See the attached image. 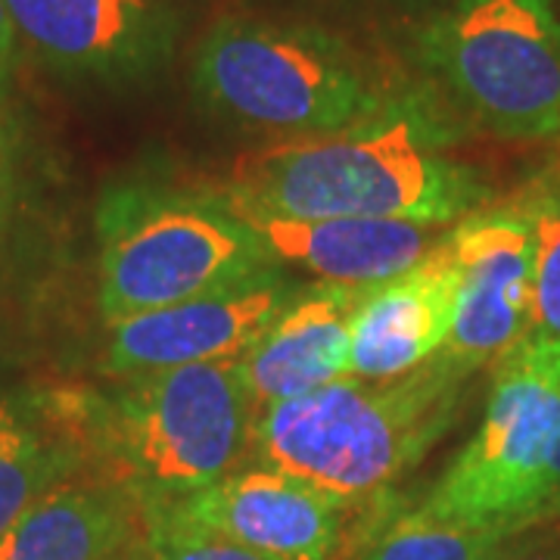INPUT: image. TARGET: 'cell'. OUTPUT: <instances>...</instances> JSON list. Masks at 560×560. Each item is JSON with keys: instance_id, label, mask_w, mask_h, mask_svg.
<instances>
[{"instance_id": "30bf717a", "label": "cell", "mask_w": 560, "mask_h": 560, "mask_svg": "<svg viewBox=\"0 0 560 560\" xmlns=\"http://www.w3.org/2000/svg\"><path fill=\"white\" fill-rule=\"evenodd\" d=\"M460 290L442 359L474 374L529 334L533 234L521 209L467 215L448 231Z\"/></svg>"}, {"instance_id": "44dd1931", "label": "cell", "mask_w": 560, "mask_h": 560, "mask_svg": "<svg viewBox=\"0 0 560 560\" xmlns=\"http://www.w3.org/2000/svg\"><path fill=\"white\" fill-rule=\"evenodd\" d=\"M551 521H560V440L555 445V455L548 460V470H545V486H541L536 526Z\"/></svg>"}, {"instance_id": "7c38bea8", "label": "cell", "mask_w": 560, "mask_h": 560, "mask_svg": "<svg viewBox=\"0 0 560 560\" xmlns=\"http://www.w3.org/2000/svg\"><path fill=\"white\" fill-rule=\"evenodd\" d=\"M460 271L448 231L418 265L374 283L352 318L349 377L383 383L436 359L458 312Z\"/></svg>"}, {"instance_id": "3957f363", "label": "cell", "mask_w": 560, "mask_h": 560, "mask_svg": "<svg viewBox=\"0 0 560 560\" xmlns=\"http://www.w3.org/2000/svg\"><path fill=\"white\" fill-rule=\"evenodd\" d=\"M190 81L221 119L296 138L355 128L377 119L383 106L368 69L342 40L249 16L219 20L202 35Z\"/></svg>"}, {"instance_id": "8992f818", "label": "cell", "mask_w": 560, "mask_h": 560, "mask_svg": "<svg viewBox=\"0 0 560 560\" xmlns=\"http://www.w3.org/2000/svg\"><path fill=\"white\" fill-rule=\"evenodd\" d=\"M558 440L560 340L529 330L499 359L480 430L420 508L470 526L529 529Z\"/></svg>"}, {"instance_id": "d6986e66", "label": "cell", "mask_w": 560, "mask_h": 560, "mask_svg": "<svg viewBox=\"0 0 560 560\" xmlns=\"http://www.w3.org/2000/svg\"><path fill=\"white\" fill-rule=\"evenodd\" d=\"M131 560H275L224 539L200 523L184 521L162 501H143L138 545Z\"/></svg>"}, {"instance_id": "8fae6325", "label": "cell", "mask_w": 560, "mask_h": 560, "mask_svg": "<svg viewBox=\"0 0 560 560\" xmlns=\"http://www.w3.org/2000/svg\"><path fill=\"white\" fill-rule=\"evenodd\" d=\"M184 521L275 560H330L340 548V499L275 467L231 470L178 501H162Z\"/></svg>"}, {"instance_id": "4fadbf2b", "label": "cell", "mask_w": 560, "mask_h": 560, "mask_svg": "<svg viewBox=\"0 0 560 560\" xmlns=\"http://www.w3.org/2000/svg\"><path fill=\"white\" fill-rule=\"evenodd\" d=\"M368 290L330 280L296 290L271 327L237 359L256 415L349 377L352 318Z\"/></svg>"}, {"instance_id": "2e32d148", "label": "cell", "mask_w": 560, "mask_h": 560, "mask_svg": "<svg viewBox=\"0 0 560 560\" xmlns=\"http://www.w3.org/2000/svg\"><path fill=\"white\" fill-rule=\"evenodd\" d=\"M69 474L66 448L47 440L16 405L0 401V536Z\"/></svg>"}, {"instance_id": "52a82bcc", "label": "cell", "mask_w": 560, "mask_h": 560, "mask_svg": "<svg viewBox=\"0 0 560 560\" xmlns=\"http://www.w3.org/2000/svg\"><path fill=\"white\" fill-rule=\"evenodd\" d=\"M452 97L504 138L560 135L555 0H452L420 35Z\"/></svg>"}, {"instance_id": "9c48e42d", "label": "cell", "mask_w": 560, "mask_h": 560, "mask_svg": "<svg viewBox=\"0 0 560 560\" xmlns=\"http://www.w3.org/2000/svg\"><path fill=\"white\" fill-rule=\"evenodd\" d=\"M20 35L54 72L75 81L147 79L175 47L162 0H3Z\"/></svg>"}, {"instance_id": "ba28073f", "label": "cell", "mask_w": 560, "mask_h": 560, "mask_svg": "<svg viewBox=\"0 0 560 560\" xmlns=\"http://www.w3.org/2000/svg\"><path fill=\"white\" fill-rule=\"evenodd\" d=\"M278 268L168 308L113 324L106 368L121 381L156 371L237 361L296 296Z\"/></svg>"}, {"instance_id": "277c9868", "label": "cell", "mask_w": 560, "mask_h": 560, "mask_svg": "<svg viewBox=\"0 0 560 560\" xmlns=\"http://www.w3.org/2000/svg\"><path fill=\"white\" fill-rule=\"evenodd\" d=\"M256 408L237 361L128 377L103 415L116 482L143 501H178L241 467Z\"/></svg>"}, {"instance_id": "5bb4252c", "label": "cell", "mask_w": 560, "mask_h": 560, "mask_svg": "<svg viewBox=\"0 0 560 560\" xmlns=\"http://www.w3.org/2000/svg\"><path fill=\"white\" fill-rule=\"evenodd\" d=\"M278 265H296L315 278L374 287L418 265L445 237L433 224L405 219L246 221Z\"/></svg>"}, {"instance_id": "6da1fadb", "label": "cell", "mask_w": 560, "mask_h": 560, "mask_svg": "<svg viewBox=\"0 0 560 560\" xmlns=\"http://www.w3.org/2000/svg\"><path fill=\"white\" fill-rule=\"evenodd\" d=\"M482 197L477 175L442 156L427 121L393 116L249 153L219 200L243 221L405 219L445 228Z\"/></svg>"}, {"instance_id": "ffe728a7", "label": "cell", "mask_w": 560, "mask_h": 560, "mask_svg": "<svg viewBox=\"0 0 560 560\" xmlns=\"http://www.w3.org/2000/svg\"><path fill=\"white\" fill-rule=\"evenodd\" d=\"M499 560H560V521L514 533L504 541Z\"/></svg>"}, {"instance_id": "ac0fdd59", "label": "cell", "mask_w": 560, "mask_h": 560, "mask_svg": "<svg viewBox=\"0 0 560 560\" xmlns=\"http://www.w3.org/2000/svg\"><path fill=\"white\" fill-rule=\"evenodd\" d=\"M517 209L533 234L529 330L560 340V175L539 180Z\"/></svg>"}, {"instance_id": "e0dca14e", "label": "cell", "mask_w": 560, "mask_h": 560, "mask_svg": "<svg viewBox=\"0 0 560 560\" xmlns=\"http://www.w3.org/2000/svg\"><path fill=\"white\" fill-rule=\"evenodd\" d=\"M511 536L495 526L445 521L418 508L389 523L359 560H499Z\"/></svg>"}, {"instance_id": "9a60e30c", "label": "cell", "mask_w": 560, "mask_h": 560, "mask_svg": "<svg viewBox=\"0 0 560 560\" xmlns=\"http://www.w3.org/2000/svg\"><path fill=\"white\" fill-rule=\"evenodd\" d=\"M140 523L135 489L66 480L0 536V560H131Z\"/></svg>"}, {"instance_id": "7402d4cb", "label": "cell", "mask_w": 560, "mask_h": 560, "mask_svg": "<svg viewBox=\"0 0 560 560\" xmlns=\"http://www.w3.org/2000/svg\"><path fill=\"white\" fill-rule=\"evenodd\" d=\"M16 44H20L16 25H13V16H10L7 3L0 0V91L7 88V81L13 75V66H16Z\"/></svg>"}, {"instance_id": "5b68a950", "label": "cell", "mask_w": 560, "mask_h": 560, "mask_svg": "<svg viewBox=\"0 0 560 560\" xmlns=\"http://www.w3.org/2000/svg\"><path fill=\"white\" fill-rule=\"evenodd\" d=\"M101 312L113 324L278 268L221 200L125 194L103 212Z\"/></svg>"}, {"instance_id": "7a4b0ae2", "label": "cell", "mask_w": 560, "mask_h": 560, "mask_svg": "<svg viewBox=\"0 0 560 560\" xmlns=\"http://www.w3.org/2000/svg\"><path fill=\"white\" fill-rule=\"evenodd\" d=\"M467 377L442 355L396 381L340 377L259 411L256 455L342 504L371 499L440 442L458 415Z\"/></svg>"}]
</instances>
